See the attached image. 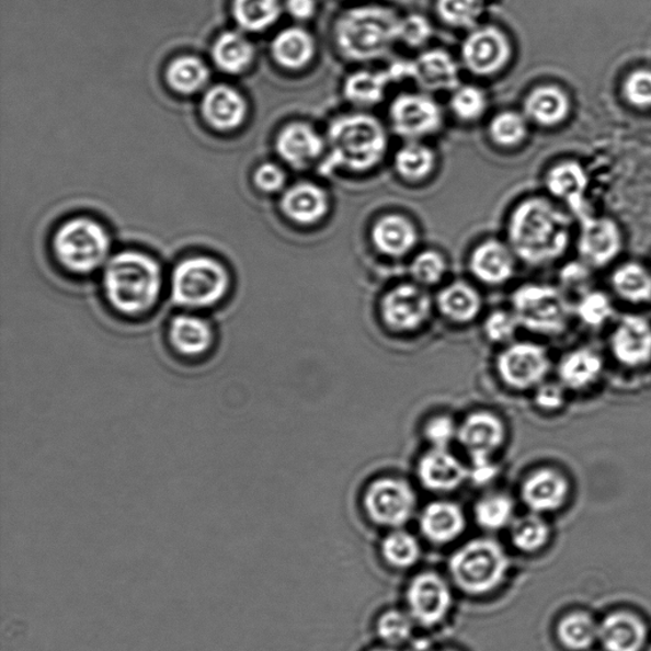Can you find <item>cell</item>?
Here are the masks:
<instances>
[{
  "instance_id": "be15d7a7",
  "label": "cell",
  "mask_w": 651,
  "mask_h": 651,
  "mask_svg": "<svg viewBox=\"0 0 651 651\" xmlns=\"http://www.w3.org/2000/svg\"><path fill=\"white\" fill-rule=\"evenodd\" d=\"M443 651H457L455 649H447V650H443Z\"/></svg>"
},
{
  "instance_id": "9c48e42d",
  "label": "cell",
  "mask_w": 651,
  "mask_h": 651,
  "mask_svg": "<svg viewBox=\"0 0 651 651\" xmlns=\"http://www.w3.org/2000/svg\"><path fill=\"white\" fill-rule=\"evenodd\" d=\"M363 505L368 518L377 526L399 529L414 517L418 496L408 481L379 478L365 490Z\"/></svg>"
},
{
  "instance_id": "4fadbf2b",
  "label": "cell",
  "mask_w": 651,
  "mask_h": 651,
  "mask_svg": "<svg viewBox=\"0 0 651 651\" xmlns=\"http://www.w3.org/2000/svg\"><path fill=\"white\" fill-rule=\"evenodd\" d=\"M396 134L409 141H418L441 129V106L424 93H403L395 99L390 108Z\"/></svg>"
},
{
  "instance_id": "52a82bcc",
  "label": "cell",
  "mask_w": 651,
  "mask_h": 651,
  "mask_svg": "<svg viewBox=\"0 0 651 651\" xmlns=\"http://www.w3.org/2000/svg\"><path fill=\"white\" fill-rule=\"evenodd\" d=\"M54 255L66 272L90 275L106 265L110 237L98 221L78 218L67 221L55 233Z\"/></svg>"
},
{
  "instance_id": "6125c7cd",
  "label": "cell",
  "mask_w": 651,
  "mask_h": 651,
  "mask_svg": "<svg viewBox=\"0 0 651 651\" xmlns=\"http://www.w3.org/2000/svg\"><path fill=\"white\" fill-rule=\"evenodd\" d=\"M370 651H399V650H396V649H395V648H392V647H386V648H378V649H373V650H370Z\"/></svg>"
},
{
  "instance_id": "d6a6232c",
  "label": "cell",
  "mask_w": 651,
  "mask_h": 651,
  "mask_svg": "<svg viewBox=\"0 0 651 651\" xmlns=\"http://www.w3.org/2000/svg\"><path fill=\"white\" fill-rule=\"evenodd\" d=\"M603 369L601 356L591 349H578L563 356L559 365V377L563 387L584 390L597 380Z\"/></svg>"
},
{
  "instance_id": "2e32d148",
  "label": "cell",
  "mask_w": 651,
  "mask_h": 651,
  "mask_svg": "<svg viewBox=\"0 0 651 651\" xmlns=\"http://www.w3.org/2000/svg\"><path fill=\"white\" fill-rule=\"evenodd\" d=\"M167 340L174 354L190 361L201 359L216 345V331L209 320L187 311L172 317Z\"/></svg>"
},
{
  "instance_id": "c3c4849f",
  "label": "cell",
  "mask_w": 651,
  "mask_h": 651,
  "mask_svg": "<svg viewBox=\"0 0 651 651\" xmlns=\"http://www.w3.org/2000/svg\"><path fill=\"white\" fill-rule=\"evenodd\" d=\"M450 108L464 122H476L488 110V98L479 87H457L450 99Z\"/></svg>"
},
{
  "instance_id": "4316f807",
  "label": "cell",
  "mask_w": 651,
  "mask_h": 651,
  "mask_svg": "<svg viewBox=\"0 0 651 651\" xmlns=\"http://www.w3.org/2000/svg\"><path fill=\"white\" fill-rule=\"evenodd\" d=\"M444 319L456 324L473 322L482 311V298L478 289L470 283L456 281L446 285L436 296Z\"/></svg>"
},
{
  "instance_id": "7dc6e473",
  "label": "cell",
  "mask_w": 651,
  "mask_h": 651,
  "mask_svg": "<svg viewBox=\"0 0 651 651\" xmlns=\"http://www.w3.org/2000/svg\"><path fill=\"white\" fill-rule=\"evenodd\" d=\"M447 261L441 252L426 250L420 252L412 260L410 265V275L414 283L422 287H434L439 284L447 274Z\"/></svg>"
},
{
  "instance_id": "f546056e",
  "label": "cell",
  "mask_w": 651,
  "mask_h": 651,
  "mask_svg": "<svg viewBox=\"0 0 651 651\" xmlns=\"http://www.w3.org/2000/svg\"><path fill=\"white\" fill-rule=\"evenodd\" d=\"M598 638L608 651H640L646 644L647 629L637 616L618 613L603 621Z\"/></svg>"
},
{
  "instance_id": "f35d334b",
  "label": "cell",
  "mask_w": 651,
  "mask_h": 651,
  "mask_svg": "<svg viewBox=\"0 0 651 651\" xmlns=\"http://www.w3.org/2000/svg\"><path fill=\"white\" fill-rule=\"evenodd\" d=\"M385 561L393 569L407 570L416 566L422 547L414 535L402 528L392 529L380 545Z\"/></svg>"
},
{
  "instance_id": "277c9868",
  "label": "cell",
  "mask_w": 651,
  "mask_h": 651,
  "mask_svg": "<svg viewBox=\"0 0 651 651\" xmlns=\"http://www.w3.org/2000/svg\"><path fill=\"white\" fill-rule=\"evenodd\" d=\"M329 163L338 169L365 172L375 169L387 152L385 126L375 116L349 114L330 124Z\"/></svg>"
},
{
  "instance_id": "816d5d0a",
  "label": "cell",
  "mask_w": 651,
  "mask_h": 651,
  "mask_svg": "<svg viewBox=\"0 0 651 651\" xmlns=\"http://www.w3.org/2000/svg\"><path fill=\"white\" fill-rule=\"evenodd\" d=\"M458 426L456 420L449 415H435L424 425L425 439L432 448L448 449L458 438Z\"/></svg>"
},
{
  "instance_id": "f5cc1de1",
  "label": "cell",
  "mask_w": 651,
  "mask_h": 651,
  "mask_svg": "<svg viewBox=\"0 0 651 651\" xmlns=\"http://www.w3.org/2000/svg\"><path fill=\"white\" fill-rule=\"evenodd\" d=\"M432 35L431 22L422 14H410L400 20L399 39L409 47L424 46Z\"/></svg>"
},
{
  "instance_id": "db71d44e",
  "label": "cell",
  "mask_w": 651,
  "mask_h": 651,
  "mask_svg": "<svg viewBox=\"0 0 651 651\" xmlns=\"http://www.w3.org/2000/svg\"><path fill=\"white\" fill-rule=\"evenodd\" d=\"M624 94L635 107H651V70L633 71L625 81Z\"/></svg>"
},
{
  "instance_id": "f907efd6",
  "label": "cell",
  "mask_w": 651,
  "mask_h": 651,
  "mask_svg": "<svg viewBox=\"0 0 651 651\" xmlns=\"http://www.w3.org/2000/svg\"><path fill=\"white\" fill-rule=\"evenodd\" d=\"M521 328L517 316L506 309L492 311L483 322V333L491 343L510 344Z\"/></svg>"
},
{
  "instance_id": "681fc988",
  "label": "cell",
  "mask_w": 651,
  "mask_h": 651,
  "mask_svg": "<svg viewBox=\"0 0 651 651\" xmlns=\"http://www.w3.org/2000/svg\"><path fill=\"white\" fill-rule=\"evenodd\" d=\"M574 311L579 319L591 328H599L614 315V307L605 293L590 290L579 299Z\"/></svg>"
},
{
  "instance_id": "9a60e30c",
  "label": "cell",
  "mask_w": 651,
  "mask_h": 651,
  "mask_svg": "<svg viewBox=\"0 0 651 651\" xmlns=\"http://www.w3.org/2000/svg\"><path fill=\"white\" fill-rule=\"evenodd\" d=\"M505 439V424L494 412H471L458 426L457 442L467 452L470 462L492 459Z\"/></svg>"
},
{
  "instance_id": "bcb514c9",
  "label": "cell",
  "mask_w": 651,
  "mask_h": 651,
  "mask_svg": "<svg viewBox=\"0 0 651 651\" xmlns=\"http://www.w3.org/2000/svg\"><path fill=\"white\" fill-rule=\"evenodd\" d=\"M436 12L452 27L473 28L482 14L481 0H436Z\"/></svg>"
},
{
  "instance_id": "e575fe53",
  "label": "cell",
  "mask_w": 651,
  "mask_h": 651,
  "mask_svg": "<svg viewBox=\"0 0 651 651\" xmlns=\"http://www.w3.org/2000/svg\"><path fill=\"white\" fill-rule=\"evenodd\" d=\"M253 46L243 35L229 31L217 38L213 59L219 69L230 75L241 73L253 60Z\"/></svg>"
},
{
  "instance_id": "4dcf8cb0",
  "label": "cell",
  "mask_w": 651,
  "mask_h": 651,
  "mask_svg": "<svg viewBox=\"0 0 651 651\" xmlns=\"http://www.w3.org/2000/svg\"><path fill=\"white\" fill-rule=\"evenodd\" d=\"M546 184L553 196L566 202L582 219L587 217L584 212L587 176L581 164L563 162L553 167L547 174Z\"/></svg>"
},
{
  "instance_id": "30bf717a",
  "label": "cell",
  "mask_w": 651,
  "mask_h": 651,
  "mask_svg": "<svg viewBox=\"0 0 651 651\" xmlns=\"http://www.w3.org/2000/svg\"><path fill=\"white\" fill-rule=\"evenodd\" d=\"M550 368L549 354L529 341L507 344L496 359L500 380L514 391H528L542 385Z\"/></svg>"
},
{
  "instance_id": "f6af8a7d",
  "label": "cell",
  "mask_w": 651,
  "mask_h": 651,
  "mask_svg": "<svg viewBox=\"0 0 651 651\" xmlns=\"http://www.w3.org/2000/svg\"><path fill=\"white\" fill-rule=\"evenodd\" d=\"M415 625L408 610L388 609L378 618L377 633L387 647H400L411 640Z\"/></svg>"
},
{
  "instance_id": "7c38bea8",
  "label": "cell",
  "mask_w": 651,
  "mask_h": 651,
  "mask_svg": "<svg viewBox=\"0 0 651 651\" xmlns=\"http://www.w3.org/2000/svg\"><path fill=\"white\" fill-rule=\"evenodd\" d=\"M407 603L408 613L416 625L435 627L448 617L454 594L446 579L434 571H424L410 582Z\"/></svg>"
},
{
  "instance_id": "1f68e13d",
  "label": "cell",
  "mask_w": 651,
  "mask_h": 651,
  "mask_svg": "<svg viewBox=\"0 0 651 651\" xmlns=\"http://www.w3.org/2000/svg\"><path fill=\"white\" fill-rule=\"evenodd\" d=\"M277 65L290 70L306 68L315 58L316 43L307 30L290 27L277 34L272 45Z\"/></svg>"
},
{
  "instance_id": "484cf974",
  "label": "cell",
  "mask_w": 651,
  "mask_h": 651,
  "mask_svg": "<svg viewBox=\"0 0 651 651\" xmlns=\"http://www.w3.org/2000/svg\"><path fill=\"white\" fill-rule=\"evenodd\" d=\"M372 241L382 255L391 259L408 256L419 241L416 227L402 216H386L372 229Z\"/></svg>"
},
{
  "instance_id": "603a6c76",
  "label": "cell",
  "mask_w": 651,
  "mask_h": 651,
  "mask_svg": "<svg viewBox=\"0 0 651 651\" xmlns=\"http://www.w3.org/2000/svg\"><path fill=\"white\" fill-rule=\"evenodd\" d=\"M515 255L511 245L498 240H488L476 248L470 256V270L479 282L502 285L515 273Z\"/></svg>"
},
{
  "instance_id": "ba28073f",
  "label": "cell",
  "mask_w": 651,
  "mask_h": 651,
  "mask_svg": "<svg viewBox=\"0 0 651 651\" xmlns=\"http://www.w3.org/2000/svg\"><path fill=\"white\" fill-rule=\"evenodd\" d=\"M512 307L522 328L541 335H559L571 315L567 294L544 284L522 285L513 294Z\"/></svg>"
},
{
  "instance_id": "5bb4252c",
  "label": "cell",
  "mask_w": 651,
  "mask_h": 651,
  "mask_svg": "<svg viewBox=\"0 0 651 651\" xmlns=\"http://www.w3.org/2000/svg\"><path fill=\"white\" fill-rule=\"evenodd\" d=\"M511 57L510 39L494 26L475 28L462 45L464 65L476 76H495L506 67Z\"/></svg>"
},
{
  "instance_id": "6da1fadb",
  "label": "cell",
  "mask_w": 651,
  "mask_h": 651,
  "mask_svg": "<svg viewBox=\"0 0 651 651\" xmlns=\"http://www.w3.org/2000/svg\"><path fill=\"white\" fill-rule=\"evenodd\" d=\"M102 293L115 313L125 319H141L160 304L163 293L161 265L147 253L118 252L103 269Z\"/></svg>"
},
{
  "instance_id": "9f6ffc18",
  "label": "cell",
  "mask_w": 651,
  "mask_h": 651,
  "mask_svg": "<svg viewBox=\"0 0 651 651\" xmlns=\"http://www.w3.org/2000/svg\"><path fill=\"white\" fill-rule=\"evenodd\" d=\"M253 180H255L256 186L262 190V192L276 193L283 189L287 176H285V173L279 165L265 163L259 167L255 172V179Z\"/></svg>"
},
{
  "instance_id": "83f0119b",
  "label": "cell",
  "mask_w": 651,
  "mask_h": 651,
  "mask_svg": "<svg viewBox=\"0 0 651 651\" xmlns=\"http://www.w3.org/2000/svg\"><path fill=\"white\" fill-rule=\"evenodd\" d=\"M412 65L414 78L424 90L455 91L459 87L457 62L446 52H425Z\"/></svg>"
},
{
  "instance_id": "b9f144b4",
  "label": "cell",
  "mask_w": 651,
  "mask_h": 651,
  "mask_svg": "<svg viewBox=\"0 0 651 651\" xmlns=\"http://www.w3.org/2000/svg\"><path fill=\"white\" fill-rule=\"evenodd\" d=\"M512 542L522 552H536L549 541L550 528L537 513L514 519L511 526Z\"/></svg>"
},
{
  "instance_id": "3957f363",
  "label": "cell",
  "mask_w": 651,
  "mask_h": 651,
  "mask_svg": "<svg viewBox=\"0 0 651 651\" xmlns=\"http://www.w3.org/2000/svg\"><path fill=\"white\" fill-rule=\"evenodd\" d=\"M400 18L391 8L363 5L340 15L333 28L343 57L353 61L384 58L399 39Z\"/></svg>"
},
{
  "instance_id": "ffe728a7",
  "label": "cell",
  "mask_w": 651,
  "mask_h": 651,
  "mask_svg": "<svg viewBox=\"0 0 651 651\" xmlns=\"http://www.w3.org/2000/svg\"><path fill=\"white\" fill-rule=\"evenodd\" d=\"M616 359L627 367H640L651 359V324L639 316H626L610 339Z\"/></svg>"
},
{
  "instance_id": "d6986e66",
  "label": "cell",
  "mask_w": 651,
  "mask_h": 651,
  "mask_svg": "<svg viewBox=\"0 0 651 651\" xmlns=\"http://www.w3.org/2000/svg\"><path fill=\"white\" fill-rule=\"evenodd\" d=\"M523 503L537 514L560 510L569 495V482L553 468H541L532 472L522 483Z\"/></svg>"
},
{
  "instance_id": "8992f818",
  "label": "cell",
  "mask_w": 651,
  "mask_h": 651,
  "mask_svg": "<svg viewBox=\"0 0 651 651\" xmlns=\"http://www.w3.org/2000/svg\"><path fill=\"white\" fill-rule=\"evenodd\" d=\"M232 287L227 267L220 261L206 256L182 260L171 277L174 304L187 311H202L218 306Z\"/></svg>"
},
{
  "instance_id": "8fae6325",
  "label": "cell",
  "mask_w": 651,
  "mask_h": 651,
  "mask_svg": "<svg viewBox=\"0 0 651 651\" xmlns=\"http://www.w3.org/2000/svg\"><path fill=\"white\" fill-rule=\"evenodd\" d=\"M431 294L416 283H402L388 290L380 300V317L393 332L412 333L423 329L433 313Z\"/></svg>"
},
{
  "instance_id": "d590c367",
  "label": "cell",
  "mask_w": 651,
  "mask_h": 651,
  "mask_svg": "<svg viewBox=\"0 0 651 651\" xmlns=\"http://www.w3.org/2000/svg\"><path fill=\"white\" fill-rule=\"evenodd\" d=\"M514 500L505 492H489L476 502L473 515L482 529L496 532L514 522Z\"/></svg>"
},
{
  "instance_id": "7402d4cb",
  "label": "cell",
  "mask_w": 651,
  "mask_h": 651,
  "mask_svg": "<svg viewBox=\"0 0 651 651\" xmlns=\"http://www.w3.org/2000/svg\"><path fill=\"white\" fill-rule=\"evenodd\" d=\"M328 142L311 125L294 123L277 135L276 150L282 160L297 170H304L321 157Z\"/></svg>"
},
{
  "instance_id": "7bdbcfd3",
  "label": "cell",
  "mask_w": 651,
  "mask_h": 651,
  "mask_svg": "<svg viewBox=\"0 0 651 651\" xmlns=\"http://www.w3.org/2000/svg\"><path fill=\"white\" fill-rule=\"evenodd\" d=\"M528 118L515 111H504L492 118L489 134L496 146L513 148L526 139L528 133Z\"/></svg>"
},
{
  "instance_id": "94428289",
  "label": "cell",
  "mask_w": 651,
  "mask_h": 651,
  "mask_svg": "<svg viewBox=\"0 0 651 651\" xmlns=\"http://www.w3.org/2000/svg\"><path fill=\"white\" fill-rule=\"evenodd\" d=\"M431 644H429L425 640H419L415 642L414 646L410 648L409 651H431Z\"/></svg>"
},
{
  "instance_id": "e7e4bbea",
  "label": "cell",
  "mask_w": 651,
  "mask_h": 651,
  "mask_svg": "<svg viewBox=\"0 0 651 651\" xmlns=\"http://www.w3.org/2000/svg\"><path fill=\"white\" fill-rule=\"evenodd\" d=\"M649 651H651V648H650V650H649Z\"/></svg>"
},
{
  "instance_id": "60d3db41",
  "label": "cell",
  "mask_w": 651,
  "mask_h": 651,
  "mask_svg": "<svg viewBox=\"0 0 651 651\" xmlns=\"http://www.w3.org/2000/svg\"><path fill=\"white\" fill-rule=\"evenodd\" d=\"M208 81L209 69L195 57H182L173 60L167 69V82L172 90L179 93L198 92Z\"/></svg>"
},
{
  "instance_id": "ac0fdd59",
  "label": "cell",
  "mask_w": 651,
  "mask_h": 651,
  "mask_svg": "<svg viewBox=\"0 0 651 651\" xmlns=\"http://www.w3.org/2000/svg\"><path fill=\"white\" fill-rule=\"evenodd\" d=\"M621 248V230L614 220L583 218L578 250L586 265L606 266L618 255Z\"/></svg>"
},
{
  "instance_id": "e0dca14e",
  "label": "cell",
  "mask_w": 651,
  "mask_h": 651,
  "mask_svg": "<svg viewBox=\"0 0 651 651\" xmlns=\"http://www.w3.org/2000/svg\"><path fill=\"white\" fill-rule=\"evenodd\" d=\"M416 473L422 487L436 494H448L468 481V466L448 449L431 448L420 457Z\"/></svg>"
},
{
  "instance_id": "ab89813d",
  "label": "cell",
  "mask_w": 651,
  "mask_h": 651,
  "mask_svg": "<svg viewBox=\"0 0 651 651\" xmlns=\"http://www.w3.org/2000/svg\"><path fill=\"white\" fill-rule=\"evenodd\" d=\"M614 289L619 297L631 304L651 300V274L639 264H625L613 276Z\"/></svg>"
},
{
  "instance_id": "f1b7e54d",
  "label": "cell",
  "mask_w": 651,
  "mask_h": 651,
  "mask_svg": "<svg viewBox=\"0 0 651 651\" xmlns=\"http://www.w3.org/2000/svg\"><path fill=\"white\" fill-rule=\"evenodd\" d=\"M570 113L568 94L556 85H542L524 101V115L545 128L561 124Z\"/></svg>"
},
{
  "instance_id": "8d00e7d4",
  "label": "cell",
  "mask_w": 651,
  "mask_h": 651,
  "mask_svg": "<svg viewBox=\"0 0 651 651\" xmlns=\"http://www.w3.org/2000/svg\"><path fill=\"white\" fill-rule=\"evenodd\" d=\"M235 19L242 28L259 33L279 20L281 0H235Z\"/></svg>"
},
{
  "instance_id": "5b68a950",
  "label": "cell",
  "mask_w": 651,
  "mask_h": 651,
  "mask_svg": "<svg viewBox=\"0 0 651 651\" xmlns=\"http://www.w3.org/2000/svg\"><path fill=\"white\" fill-rule=\"evenodd\" d=\"M511 561L503 546L491 538H475L452 555L449 574L460 592L481 597L498 590Z\"/></svg>"
},
{
  "instance_id": "11a10c76",
  "label": "cell",
  "mask_w": 651,
  "mask_h": 651,
  "mask_svg": "<svg viewBox=\"0 0 651 651\" xmlns=\"http://www.w3.org/2000/svg\"><path fill=\"white\" fill-rule=\"evenodd\" d=\"M562 292L585 294L590 287L591 274L583 264H570L562 270L560 275Z\"/></svg>"
},
{
  "instance_id": "836d02e7",
  "label": "cell",
  "mask_w": 651,
  "mask_h": 651,
  "mask_svg": "<svg viewBox=\"0 0 651 651\" xmlns=\"http://www.w3.org/2000/svg\"><path fill=\"white\" fill-rule=\"evenodd\" d=\"M391 82L387 71H355L344 84V96L353 105L367 107L377 105L385 99L388 83Z\"/></svg>"
},
{
  "instance_id": "6f0895ef",
  "label": "cell",
  "mask_w": 651,
  "mask_h": 651,
  "mask_svg": "<svg viewBox=\"0 0 651 651\" xmlns=\"http://www.w3.org/2000/svg\"><path fill=\"white\" fill-rule=\"evenodd\" d=\"M536 390L535 402L544 411L559 410L566 403V392L561 385L544 382Z\"/></svg>"
},
{
  "instance_id": "ee69618b",
  "label": "cell",
  "mask_w": 651,
  "mask_h": 651,
  "mask_svg": "<svg viewBox=\"0 0 651 651\" xmlns=\"http://www.w3.org/2000/svg\"><path fill=\"white\" fill-rule=\"evenodd\" d=\"M558 633L560 641L567 648L584 650L599 637V627L590 616L574 614L562 619Z\"/></svg>"
},
{
  "instance_id": "91938a15",
  "label": "cell",
  "mask_w": 651,
  "mask_h": 651,
  "mask_svg": "<svg viewBox=\"0 0 651 651\" xmlns=\"http://www.w3.org/2000/svg\"><path fill=\"white\" fill-rule=\"evenodd\" d=\"M285 8L294 20L307 21L313 18L317 4L316 0H287Z\"/></svg>"
},
{
  "instance_id": "cb8c5ba5",
  "label": "cell",
  "mask_w": 651,
  "mask_h": 651,
  "mask_svg": "<svg viewBox=\"0 0 651 651\" xmlns=\"http://www.w3.org/2000/svg\"><path fill=\"white\" fill-rule=\"evenodd\" d=\"M282 210L301 226L319 224L329 213V196L312 182H300L287 190L282 198Z\"/></svg>"
},
{
  "instance_id": "44dd1931",
  "label": "cell",
  "mask_w": 651,
  "mask_h": 651,
  "mask_svg": "<svg viewBox=\"0 0 651 651\" xmlns=\"http://www.w3.org/2000/svg\"><path fill=\"white\" fill-rule=\"evenodd\" d=\"M467 526L462 507L449 500L429 503L419 515V527L423 536L435 545L456 541Z\"/></svg>"
},
{
  "instance_id": "680465c9",
  "label": "cell",
  "mask_w": 651,
  "mask_h": 651,
  "mask_svg": "<svg viewBox=\"0 0 651 651\" xmlns=\"http://www.w3.org/2000/svg\"><path fill=\"white\" fill-rule=\"evenodd\" d=\"M499 472L494 459L473 460L468 465V481L476 487H487L498 478Z\"/></svg>"
},
{
  "instance_id": "74e56055",
  "label": "cell",
  "mask_w": 651,
  "mask_h": 651,
  "mask_svg": "<svg viewBox=\"0 0 651 651\" xmlns=\"http://www.w3.org/2000/svg\"><path fill=\"white\" fill-rule=\"evenodd\" d=\"M435 162L433 149L419 141H409L395 157L397 173L408 181H422L431 176Z\"/></svg>"
},
{
  "instance_id": "d4e9b609",
  "label": "cell",
  "mask_w": 651,
  "mask_h": 651,
  "mask_svg": "<svg viewBox=\"0 0 651 651\" xmlns=\"http://www.w3.org/2000/svg\"><path fill=\"white\" fill-rule=\"evenodd\" d=\"M203 116L214 129L233 130L248 114L244 99L229 85H216L206 92L202 103Z\"/></svg>"
},
{
  "instance_id": "7a4b0ae2",
  "label": "cell",
  "mask_w": 651,
  "mask_h": 651,
  "mask_svg": "<svg viewBox=\"0 0 651 651\" xmlns=\"http://www.w3.org/2000/svg\"><path fill=\"white\" fill-rule=\"evenodd\" d=\"M571 221L545 198L532 197L512 214L507 236L515 255L530 265H545L566 253Z\"/></svg>"
}]
</instances>
